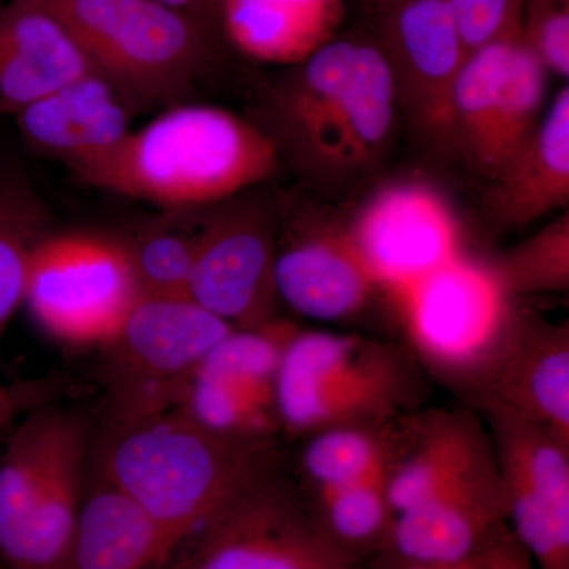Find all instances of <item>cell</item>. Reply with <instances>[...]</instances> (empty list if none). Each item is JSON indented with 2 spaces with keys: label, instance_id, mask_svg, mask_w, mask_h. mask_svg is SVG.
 Listing matches in <instances>:
<instances>
[{
  "label": "cell",
  "instance_id": "d6986e66",
  "mask_svg": "<svg viewBox=\"0 0 569 569\" xmlns=\"http://www.w3.org/2000/svg\"><path fill=\"white\" fill-rule=\"evenodd\" d=\"M93 71L73 33L41 0L0 7V114L17 116Z\"/></svg>",
  "mask_w": 569,
  "mask_h": 569
},
{
  "label": "cell",
  "instance_id": "484cf974",
  "mask_svg": "<svg viewBox=\"0 0 569 569\" xmlns=\"http://www.w3.org/2000/svg\"><path fill=\"white\" fill-rule=\"evenodd\" d=\"M387 470L318 496L307 493L329 537L359 560L380 552L395 520Z\"/></svg>",
  "mask_w": 569,
  "mask_h": 569
},
{
  "label": "cell",
  "instance_id": "ac0fdd59",
  "mask_svg": "<svg viewBox=\"0 0 569 569\" xmlns=\"http://www.w3.org/2000/svg\"><path fill=\"white\" fill-rule=\"evenodd\" d=\"M488 427L471 408L396 419L387 489L392 512L417 507L492 456Z\"/></svg>",
  "mask_w": 569,
  "mask_h": 569
},
{
  "label": "cell",
  "instance_id": "2e32d148",
  "mask_svg": "<svg viewBox=\"0 0 569 569\" xmlns=\"http://www.w3.org/2000/svg\"><path fill=\"white\" fill-rule=\"evenodd\" d=\"M274 282L288 309L325 323L353 320L387 293L356 252L346 227L296 212L282 198Z\"/></svg>",
  "mask_w": 569,
  "mask_h": 569
},
{
  "label": "cell",
  "instance_id": "277c9868",
  "mask_svg": "<svg viewBox=\"0 0 569 569\" xmlns=\"http://www.w3.org/2000/svg\"><path fill=\"white\" fill-rule=\"evenodd\" d=\"M427 395L425 369L408 346L356 332L296 329L276 381L280 437L372 425L413 413Z\"/></svg>",
  "mask_w": 569,
  "mask_h": 569
},
{
  "label": "cell",
  "instance_id": "4dcf8cb0",
  "mask_svg": "<svg viewBox=\"0 0 569 569\" xmlns=\"http://www.w3.org/2000/svg\"><path fill=\"white\" fill-rule=\"evenodd\" d=\"M471 569H537L529 550L507 522L500 523L471 557Z\"/></svg>",
  "mask_w": 569,
  "mask_h": 569
},
{
  "label": "cell",
  "instance_id": "8fae6325",
  "mask_svg": "<svg viewBox=\"0 0 569 569\" xmlns=\"http://www.w3.org/2000/svg\"><path fill=\"white\" fill-rule=\"evenodd\" d=\"M372 37L391 70L397 108L437 151L456 152V81L468 52L448 0H399L370 10Z\"/></svg>",
  "mask_w": 569,
  "mask_h": 569
},
{
  "label": "cell",
  "instance_id": "3957f363",
  "mask_svg": "<svg viewBox=\"0 0 569 569\" xmlns=\"http://www.w3.org/2000/svg\"><path fill=\"white\" fill-rule=\"evenodd\" d=\"M279 167L274 146L257 123L223 108L186 102L67 168L92 189L186 212L261 186Z\"/></svg>",
  "mask_w": 569,
  "mask_h": 569
},
{
  "label": "cell",
  "instance_id": "9c48e42d",
  "mask_svg": "<svg viewBox=\"0 0 569 569\" xmlns=\"http://www.w3.org/2000/svg\"><path fill=\"white\" fill-rule=\"evenodd\" d=\"M258 187L209 206L211 212L194 231L189 296L234 329L260 328L279 318L274 260L280 198Z\"/></svg>",
  "mask_w": 569,
  "mask_h": 569
},
{
  "label": "cell",
  "instance_id": "e0dca14e",
  "mask_svg": "<svg viewBox=\"0 0 569 569\" xmlns=\"http://www.w3.org/2000/svg\"><path fill=\"white\" fill-rule=\"evenodd\" d=\"M503 522L507 501L492 452L458 481L396 515L378 556L392 569L459 563Z\"/></svg>",
  "mask_w": 569,
  "mask_h": 569
},
{
  "label": "cell",
  "instance_id": "ffe728a7",
  "mask_svg": "<svg viewBox=\"0 0 569 569\" xmlns=\"http://www.w3.org/2000/svg\"><path fill=\"white\" fill-rule=\"evenodd\" d=\"M132 104L102 74L62 86L18 112V132L33 153L70 164L108 151L130 132Z\"/></svg>",
  "mask_w": 569,
  "mask_h": 569
},
{
  "label": "cell",
  "instance_id": "5b68a950",
  "mask_svg": "<svg viewBox=\"0 0 569 569\" xmlns=\"http://www.w3.org/2000/svg\"><path fill=\"white\" fill-rule=\"evenodd\" d=\"M132 108L189 102L219 59L211 29L157 0H41Z\"/></svg>",
  "mask_w": 569,
  "mask_h": 569
},
{
  "label": "cell",
  "instance_id": "44dd1931",
  "mask_svg": "<svg viewBox=\"0 0 569 569\" xmlns=\"http://www.w3.org/2000/svg\"><path fill=\"white\" fill-rule=\"evenodd\" d=\"M569 201V88L553 96L529 137L490 179L489 211L503 227H526Z\"/></svg>",
  "mask_w": 569,
  "mask_h": 569
},
{
  "label": "cell",
  "instance_id": "8992f818",
  "mask_svg": "<svg viewBox=\"0 0 569 569\" xmlns=\"http://www.w3.org/2000/svg\"><path fill=\"white\" fill-rule=\"evenodd\" d=\"M233 329L190 296H137L99 347L104 421L174 410L204 356Z\"/></svg>",
  "mask_w": 569,
  "mask_h": 569
},
{
  "label": "cell",
  "instance_id": "4316f807",
  "mask_svg": "<svg viewBox=\"0 0 569 569\" xmlns=\"http://www.w3.org/2000/svg\"><path fill=\"white\" fill-rule=\"evenodd\" d=\"M511 301L526 296L567 293L569 288V216L553 219L526 241L486 260Z\"/></svg>",
  "mask_w": 569,
  "mask_h": 569
},
{
  "label": "cell",
  "instance_id": "7a4b0ae2",
  "mask_svg": "<svg viewBox=\"0 0 569 569\" xmlns=\"http://www.w3.org/2000/svg\"><path fill=\"white\" fill-rule=\"evenodd\" d=\"M280 438L213 432L179 410L92 432L89 470L182 548L242 489L282 462Z\"/></svg>",
  "mask_w": 569,
  "mask_h": 569
},
{
  "label": "cell",
  "instance_id": "cb8c5ba5",
  "mask_svg": "<svg viewBox=\"0 0 569 569\" xmlns=\"http://www.w3.org/2000/svg\"><path fill=\"white\" fill-rule=\"evenodd\" d=\"M52 216L21 171L0 170V339L24 305L29 266L51 233Z\"/></svg>",
  "mask_w": 569,
  "mask_h": 569
},
{
  "label": "cell",
  "instance_id": "52a82bcc",
  "mask_svg": "<svg viewBox=\"0 0 569 569\" xmlns=\"http://www.w3.org/2000/svg\"><path fill=\"white\" fill-rule=\"evenodd\" d=\"M318 519L298 478L277 463L176 553L168 569H359Z\"/></svg>",
  "mask_w": 569,
  "mask_h": 569
},
{
  "label": "cell",
  "instance_id": "ba28073f",
  "mask_svg": "<svg viewBox=\"0 0 569 569\" xmlns=\"http://www.w3.org/2000/svg\"><path fill=\"white\" fill-rule=\"evenodd\" d=\"M137 296L118 236L51 231L32 254L22 306L56 342L99 348Z\"/></svg>",
  "mask_w": 569,
  "mask_h": 569
},
{
  "label": "cell",
  "instance_id": "30bf717a",
  "mask_svg": "<svg viewBox=\"0 0 569 569\" xmlns=\"http://www.w3.org/2000/svg\"><path fill=\"white\" fill-rule=\"evenodd\" d=\"M391 299L419 365L451 389L496 343L515 302L486 260L466 252Z\"/></svg>",
  "mask_w": 569,
  "mask_h": 569
},
{
  "label": "cell",
  "instance_id": "5bb4252c",
  "mask_svg": "<svg viewBox=\"0 0 569 569\" xmlns=\"http://www.w3.org/2000/svg\"><path fill=\"white\" fill-rule=\"evenodd\" d=\"M507 523L537 569H569V448L545 429L485 411Z\"/></svg>",
  "mask_w": 569,
  "mask_h": 569
},
{
  "label": "cell",
  "instance_id": "7c38bea8",
  "mask_svg": "<svg viewBox=\"0 0 569 569\" xmlns=\"http://www.w3.org/2000/svg\"><path fill=\"white\" fill-rule=\"evenodd\" d=\"M455 395L471 410L533 422L569 448V329L512 302L496 343Z\"/></svg>",
  "mask_w": 569,
  "mask_h": 569
},
{
  "label": "cell",
  "instance_id": "6da1fadb",
  "mask_svg": "<svg viewBox=\"0 0 569 569\" xmlns=\"http://www.w3.org/2000/svg\"><path fill=\"white\" fill-rule=\"evenodd\" d=\"M395 81L372 36H337L261 89L257 123L310 190L346 197L383 163Z\"/></svg>",
  "mask_w": 569,
  "mask_h": 569
},
{
  "label": "cell",
  "instance_id": "7402d4cb",
  "mask_svg": "<svg viewBox=\"0 0 569 569\" xmlns=\"http://www.w3.org/2000/svg\"><path fill=\"white\" fill-rule=\"evenodd\" d=\"M343 18V0H220L219 31L250 61L291 67L335 39Z\"/></svg>",
  "mask_w": 569,
  "mask_h": 569
},
{
  "label": "cell",
  "instance_id": "4fadbf2b",
  "mask_svg": "<svg viewBox=\"0 0 569 569\" xmlns=\"http://www.w3.org/2000/svg\"><path fill=\"white\" fill-rule=\"evenodd\" d=\"M346 228L389 298L466 252L451 203L436 187L417 179L387 183L370 193Z\"/></svg>",
  "mask_w": 569,
  "mask_h": 569
},
{
  "label": "cell",
  "instance_id": "603a6c76",
  "mask_svg": "<svg viewBox=\"0 0 569 569\" xmlns=\"http://www.w3.org/2000/svg\"><path fill=\"white\" fill-rule=\"evenodd\" d=\"M179 549L88 468L80 526L62 569H168Z\"/></svg>",
  "mask_w": 569,
  "mask_h": 569
},
{
  "label": "cell",
  "instance_id": "9a60e30c",
  "mask_svg": "<svg viewBox=\"0 0 569 569\" xmlns=\"http://www.w3.org/2000/svg\"><path fill=\"white\" fill-rule=\"evenodd\" d=\"M296 329L283 318L233 329L204 356L176 410L223 436L279 438L277 372Z\"/></svg>",
  "mask_w": 569,
  "mask_h": 569
},
{
  "label": "cell",
  "instance_id": "d4e9b609",
  "mask_svg": "<svg viewBox=\"0 0 569 569\" xmlns=\"http://www.w3.org/2000/svg\"><path fill=\"white\" fill-rule=\"evenodd\" d=\"M396 419L331 427L307 437L299 485L309 496H318L383 471L395 445Z\"/></svg>",
  "mask_w": 569,
  "mask_h": 569
},
{
  "label": "cell",
  "instance_id": "1f68e13d",
  "mask_svg": "<svg viewBox=\"0 0 569 569\" xmlns=\"http://www.w3.org/2000/svg\"><path fill=\"white\" fill-rule=\"evenodd\" d=\"M22 406V395L17 389L0 387V432L17 417Z\"/></svg>",
  "mask_w": 569,
  "mask_h": 569
},
{
  "label": "cell",
  "instance_id": "d6a6232c",
  "mask_svg": "<svg viewBox=\"0 0 569 569\" xmlns=\"http://www.w3.org/2000/svg\"><path fill=\"white\" fill-rule=\"evenodd\" d=\"M473 557V556H471ZM471 557L470 559L459 561V563L449 565H413V567H406L400 569H471Z\"/></svg>",
  "mask_w": 569,
  "mask_h": 569
},
{
  "label": "cell",
  "instance_id": "e575fe53",
  "mask_svg": "<svg viewBox=\"0 0 569 569\" xmlns=\"http://www.w3.org/2000/svg\"><path fill=\"white\" fill-rule=\"evenodd\" d=\"M2 6H3V0H0V7H2Z\"/></svg>",
  "mask_w": 569,
  "mask_h": 569
},
{
  "label": "cell",
  "instance_id": "83f0119b",
  "mask_svg": "<svg viewBox=\"0 0 569 569\" xmlns=\"http://www.w3.org/2000/svg\"><path fill=\"white\" fill-rule=\"evenodd\" d=\"M118 239L132 269L138 296H189L194 231L156 223Z\"/></svg>",
  "mask_w": 569,
  "mask_h": 569
},
{
  "label": "cell",
  "instance_id": "836d02e7",
  "mask_svg": "<svg viewBox=\"0 0 569 569\" xmlns=\"http://www.w3.org/2000/svg\"><path fill=\"white\" fill-rule=\"evenodd\" d=\"M366 3L367 9L373 10L378 7L387 6V3L399 2V0H362Z\"/></svg>",
  "mask_w": 569,
  "mask_h": 569
},
{
  "label": "cell",
  "instance_id": "f546056e",
  "mask_svg": "<svg viewBox=\"0 0 569 569\" xmlns=\"http://www.w3.org/2000/svg\"><path fill=\"white\" fill-rule=\"evenodd\" d=\"M460 39L471 52L520 28L526 0H448Z\"/></svg>",
  "mask_w": 569,
  "mask_h": 569
},
{
  "label": "cell",
  "instance_id": "f1b7e54d",
  "mask_svg": "<svg viewBox=\"0 0 569 569\" xmlns=\"http://www.w3.org/2000/svg\"><path fill=\"white\" fill-rule=\"evenodd\" d=\"M520 33L539 61L561 80L569 78V0H529Z\"/></svg>",
  "mask_w": 569,
  "mask_h": 569
}]
</instances>
